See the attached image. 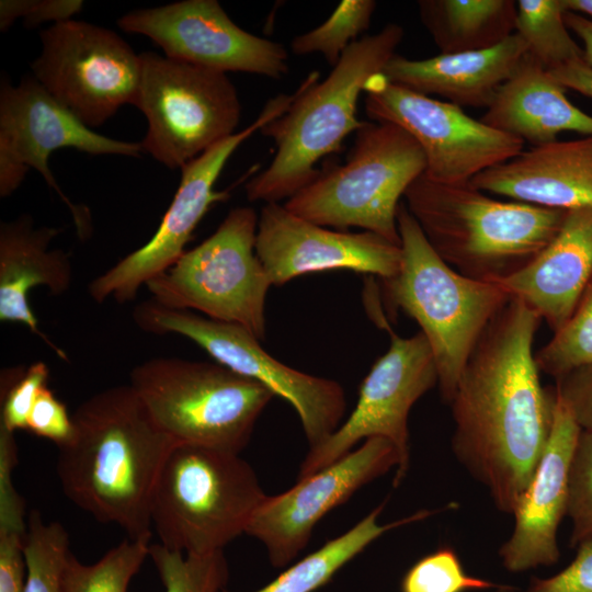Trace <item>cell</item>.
<instances>
[{"mask_svg": "<svg viewBox=\"0 0 592 592\" xmlns=\"http://www.w3.org/2000/svg\"><path fill=\"white\" fill-rule=\"evenodd\" d=\"M540 321L511 297L470 352L449 403L454 456L508 514L531 482L554 422L556 389L542 386L533 351Z\"/></svg>", "mask_w": 592, "mask_h": 592, "instance_id": "obj_1", "label": "cell"}, {"mask_svg": "<svg viewBox=\"0 0 592 592\" xmlns=\"http://www.w3.org/2000/svg\"><path fill=\"white\" fill-rule=\"evenodd\" d=\"M72 421V436L58 447L56 463L62 492L100 523L150 542L152 492L177 443L129 384L94 394Z\"/></svg>", "mask_w": 592, "mask_h": 592, "instance_id": "obj_2", "label": "cell"}, {"mask_svg": "<svg viewBox=\"0 0 592 592\" xmlns=\"http://www.w3.org/2000/svg\"><path fill=\"white\" fill-rule=\"evenodd\" d=\"M403 33L399 24L388 23L353 42L321 82L318 72L307 76L289 107L260 130L274 141L275 155L265 170L247 182L250 202L288 200L320 174L316 163L338 151L345 137L364 124L357 117L361 93L396 55Z\"/></svg>", "mask_w": 592, "mask_h": 592, "instance_id": "obj_3", "label": "cell"}, {"mask_svg": "<svg viewBox=\"0 0 592 592\" xmlns=\"http://www.w3.org/2000/svg\"><path fill=\"white\" fill-rule=\"evenodd\" d=\"M403 198L435 253L458 273L487 282L526 266L553 240L567 213L498 200L470 182H434L424 173Z\"/></svg>", "mask_w": 592, "mask_h": 592, "instance_id": "obj_4", "label": "cell"}, {"mask_svg": "<svg viewBox=\"0 0 592 592\" xmlns=\"http://www.w3.org/2000/svg\"><path fill=\"white\" fill-rule=\"evenodd\" d=\"M397 226L401 264L396 276L383 280L385 295L419 325L435 360L441 398L449 405L470 352L511 296L497 283L467 277L446 264L405 202Z\"/></svg>", "mask_w": 592, "mask_h": 592, "instance_id": "obj_5", "label": "cell"}, {"mask_svg": "<svg viewBox=\"0 0 592 592\" xmlns=\"http://www.w3.org/2000/svg\"><path fill=\"white\" fill-rule=\"evenodd\" d=\"M266 498L238 453L177 444L158 476L150 504L159 544L187 555L224 550Z\"/></svg>", "mask_w": 592, "mask_h": 592, "instance_id": "obj_6", "label": "cell"}, {"mask_svg": "<svg viewBox=\"0 0 592 592\" xmlns=\"http://www.w3.org/2000/svg\"><path fill=\"white\" fill-rule=\"evenodd\" d=\"M425 168L424 153L408 132L391 123L365 121L346 161L320 172L284 206L314 224L361 228L400 246V198Z\"/></svg>", "mask_w": 592, "mask_h": 592, "instance_id": "obj_7", "label": "cell"}, {"mask_svg": "<svg viewBox=\"0 0 592 592\" xmlns=\"http://www.w3.org/2000/svg\"><path fill=\"white\" fill-rule=\"evenodd\" d=\"M129 379L151 417L177 444L238 454L274 398L260 383L217 362L159 356L136 365Z\"/></svg>", "mask_w": 592, "mask_h": 592, "instance_id": "obj_8", "label": "cell"}, {"mask_svg": "<svg viewBox=\"0 0 592 592\" xmlns=\"http://www.w3.org/2000/svg\"><path fill=\"white\" fill-rule=\"evenodd\" d=\"M258 219L248 206L229 210L207 239L146 284L151 299L240 326L263 341L272 284L255 253Z\"/></svg>", "mask_w": 592, "mask_h": 592, "instance_id": "obj_9", "label": "cell"}, {"mask_svg": "<svg viewBox=\"0 0 592 592\" xmlns=\"http://www.w3.org/2000/svg\"><path fill=\"white\" fill-rule=\"evenodd\" d=\"M140 59L133 105L148 123L143 151L175 170L236 133L241 105L225 72L155 52L141 53Z\"/></svg>", "mask_w": 592, "mask_h": 592, "instance_id": "obj_10", "label": "cell"}, {"mask_svg": "<svg viewBox=\"0 0 592 592\" xmlns=\"http://www.w3.org/2000/svg\"><path fill=\"white\" fill-rule=\"evenodd\" d=\"M133 317L143 331L175 333L190 339L215 362L260 383L274 396L286 400L299 417L309 448L325 442L342 423L346 400L338 382L277 361L242 327L189 310L168 308L152 299L136 306Z\"/></svg>", "mask_w": 592, "mask_h": 592, "instance_id": "obj_11", "label": "cell"}, {"mask_svg": "<svg viewBox=\"0 0 592 592\" xmlns=\"http://www.w3.org/2000/svg\"><path fill=\"white\" fill-rule=\"evenodd\" d=\"M39 37L33 77L86 126L93 129L123 105L134 104L140 54L117 33L71 19L44 29Z\"/></svg>", "mask_w": 592, "mask_h": 592, "instance_id": "obj_12", "label": "cell"}, {"mask_svg": "<svg viewBox=\"0 0 592 592\" xmlns=\"http://www.w3.org/2000/svg\"><path fill=\"white\" fill-rule=\"evenodd\" d=\"M61 148L89 155L139 157L140 143L101 135L81 123L58 103L33 77L13 86L2 79L0 86V196L8 197L25 179L30 168L42 174L69 207L77 234L84 239L91 230L90 216L60 190L48 160Z\"/></svg>", "mask_w": 592, "mask_h": 592, "instance_id": "obj_13", "label": "cell"}, {"mask_svg": "<svg viewBox=\"0 0 592 592\" xmlns=\"http://www.w3.org/2000/svg\"><path fill=\"white\" fill-rule=\"evenodd\" d=\"M431 346L419 331L412 337L391 334L390 345L363 379L349 418L321 444L309 448L297 479L340 459L362 440L384 437L396 447L400 465L392 486L403 481L410 463L408 419L413 405L437 385Z\"/></svg>", "mask_w": 592, "mask_h": 592, "instance_id": "obj_14", "label": "cell"}, {"mask_svg": "<svg viewBox=\"0 0 592 592\" xmlns=\"http://www.w3.org/2000/svg\"><path fill=\"white\" fill-rule=\"evenodd\" d=\"M365 112L373 122L400 126L420 145L424 175L445 184L470 182L519 155L524 143L467 115L449 102L390 83L383 73L365 84Z\"/></svg>", "mask_w": 592, "mask_h": 592, "instance_id": "obj_15", "label": "cell"}, {"mask_svg": "<svg viewBox=\"0 0 592 592\" xmlns=\"http://www.w3.org/2000/svg\"><path fill=\"white\" fill-rule=\"evenodd\" d=\"M296 95V91L281 93L269 100L251 125L182 167L177 192L153 236L96 276L88 287L90 297L99 304L109 298L119 304L133 300L143 285L174 264L186 251L185 244L212 205L229 197V190L215 191L228 159L244 140L281 116Z\"/></svg>", "mask_w": 592, "mask_h": 592, "instance_id": "obj_16", "label": "cell"}, {"mask_svg": "<svg viewBox=\"0 0 592 592\" xmlns=\"http://www.w3.org/2000/svg\"><path fill=\"white\" fill-rule=\"evenodd\" d=\"M130 34L150 38L163 55L212 70L272 79L288 73V54L276 42L239 27L217 0H183L134 10L117 20Z\"/></svg>", "mask_w": 592, "mask_h": 592, "instance_id": "obj_17", "label": "cell"}, {"mask_svg": "<svg viewBox=\"0 0 592 592\" xmlns=\"http://www.w3.org/2000/svg\"><path fill=\"white\" fill-rule=\"evenodd\" d=\"M400 465L391 442L371 437L329 466L297 479L286 491L266 496L246 534L260 540L270 563L285 568L306 548L317 523L358 489Z\"/></svg>", "mask_w": 592, "mask_h": 592, "instance_id": "obj_18", "label": "cell"}, {"mask_svg": "<svg viewBox=\"0 0 592 592\" xmlns=\"http://www.w3.org/2000/svg\"><path fill=\"white\" fill-rule=\"evenodd\" d=\"M255 253L272 286L315 272L349 270L389 280L401 264V248L369 232L332 230L291 213L278 203L259 215Z\"/></svg>", "mask_w": 592, "mask_h": 592, "instance_id": "obj_19", "label": "cell"}, {"mask_svg": "<svg viewBox=\"0 0 592 592\" xmlns=\"http://www.w3.org/2000/svg\"><path fill=\"white\" fill-rule=\"evenodd\" d=\"M580 432L571 412L557 397L546 448L512 514V534L499 549L508 571L523 572L558 561L557 533L567 515L568 469Z\"/></svg>", "mask_w": 592, "mask_h": 592, "instance_id": "obj_20", "label": "cell"}, {"mask_svg": "<svg viewBox=\"0 0 592 592\" xmlns=\"http://www.w3.org/2000/svg\"><path fill=\"white\" fill-rule=\"evenodd\" d=\"M470 183L483 192L546 208L592 207V135L523 149Z\"/></svg>", "mask_w": 592, "mask_h": 592, "instance_id": "obj_21", "label": "cell"}, {"mask_svg": "<svg viewBox=\"0 0 592 592\" xmlns=\"http://www.w3.org/2000/svg\"><path fill=\"white\" fill-rule=\"evenodd\" d=\"M592 282V207L567 210L553 240L520 271L498 280L556 332Z\"/></svg>", "mask_w": 592, "mask_h": 592, "instance_id": "obj_22", "label": "cell"}, {"mask_svg": "<svg viewBox=\"0 0 592 592\" xmlns=\"http://www.w3.org/2000/svg\"><path fill=\"white\" fill-rule=\"evenodd\" d=\"M527 54L526 43L514 33L486 50L418 60L395 55L382 73L390 83L410 91L439 95L460 107L487 109Z\"/></svg>", "mask_w": 592, "mask_h": 592, "instance_id": "obj_23", "label": "cell"}, {"mask_svg": "<svg viewBox=\"0 0 592 592\" xmlns=\"http://www.w3.org/2000/svg\"><path fill=\"white\" fill-rule=\"evenodd\" d=\"M58 228L35 227L31 215L0 225V320L21 323L42 338L52 349L66 358L38 328L30 307L31 289L43 286L52 295L67 292L72 281L69 254L61 249H50Z\"/></svg>", "mask_w": 592, "mask_h": 592, "instance_id": "obj_24", "label": "cell"}, {"mask_svg": "<svg viewBox=\"0 0 592 592\" xmlns=\"http://www.w3.org/2000/svg\"><path fill=\"white\" fill-rule=\"evenodd\" d=\"M566 90L527 54L479 119L532 147L555 141L562 132L592 135V116L573 105Z\"/></svg>", "mask_w": 592, "mask_h": 592, "instance_id": "obj_25", "label": "cell"}, {"mask_svg": "<svg viewBox=\"0 0 592 592\" xmlns=\"http://www.w3.org/2000/svg\"><path fill=\"white\" fill-rule=\"evenodd\" d=\"M418 8L441 54L486 50L515 33L514 0H421Z\"/></svg>", "mask_w": 592, "mask_h": 592, "instance_id": "obj_26", "label": "cell"}, {"mask_svg": "<svg viewBox=\"0 0 592 592\" xmlns=\"http://www.w3.org/2000/svg\"><path fill=\"white\" fill-rule=\"evenodd\" d=\"M385 503L375 508L349 531L326 542L320 548L289 565L274 580L252 592H315L329 583L352 559L386 532L424 520L439 512L421 510L390 523L378 517ZM223 592H231L224 590Z\"/></svg>", "mask_w": 592, "mask_h": 592, "instance_id": "obj_27", "label": "cell"}, {"mask_svg": "<svg viewBox=\"0 0 592 592\" xmlns=\"http://www.w3.org/2000/svg\"><path fill=\"white\" fill-rule=\"evenodd\" d=\"M515 33L548 71L583 59L582 47L571 37L565 23L561 0H519Z\"/></svg>", "mask_w": 592, "mask_h": 592, "instance_id": "obj_28", "label": "cell"}, {"mask_svg": "<svg viewBox=\"0 0 592 592\" xmlns=\"http://www.w3.org/2000/svg\"><path fill=\"white\" fill-rule=\"evenodd\" d=\"M149 540L124 539L91 565L72 553L64 572V592H128L130 581L149 557Z\"/></svg>", "mask_w": 592, "mask_h": 592, "instance_id": "obj_29", "label": "cell"}, {"mask_svg": "<svg viewBox=\"0 0 592 592\" xmlns=\"http://www.w3.org/2000/svg\"><path fill=\"white\" fill-rule=\"evenodd\" d=\"M70 554L66 528L59 522H45L38 510H32L24 542V592H64V572Z\"/></svg>", "mask_w": 592, "mask_h": 592, "instance_id": "obj_30", "label": "cell"}, {"mask_svg": "<svg viewBox=\"0 0 592 592\" xmlns=\"http://www.w3.org/2000/svg\"><path fill=\"white\" fill-rule=\"evenodd\" d=\"M149 558L155 565L164 592H223L229 578L224 550L187 555L150 544Z\"/></svg>", "mask_w": 592, "mask_h": 592, "instance_id": "obj_31", "label": "cell"}, {"mask_svg": "<svg viewBox=\"0 0 592 592\" xmlns=\"http://www.w3.org/2000/svg\"><path fill=\"white\" fill-rule=\"evenodd\" d=\"M376 7L373 0L341 1L322 24L292 39V52L299 56L319 53L334 67L345 49L368 30Z\"/></svg>", "mask_w": 592, "mask_h": 592, "instance_id": "obj_32", "label": "cell"}, {"mask_svg": "<svg viewBox=\"0 0 592 592\" xmlns=\"http://www.w3.org/2000/svg\"><path fill=\"white\" fill-rule=\"evenodd\" d=\"M534 357L538 371L555 379L592 363V282L568 320Z\"/></svg>", "mask_w": 592, "mask_h": 592, "instance_id": "obj_33", "label": "cell"}, {"mask_svg": "<svg viewBox=\"0 0 592 592\" xmlns=\"http://www.w3.org/2000/svg\"><path fill=\"white\" fill-rule=\"evenodd\" d=\"M27 530L24 501L13 483L0 487V592H24Z\"/></svg>", "mask_w": 592, "mask_h": 592, "instance_id": "obj_34", "label": "cell"}, {"mask_svg": "<svg viewBox=\"0 0 592 592\" xmlns=\"http://www.w3.org/2000/svg\"><path fill=\"white\" fill-rule=\"evenodd\" d=\"M498 587L468 574L457 553L445 546L420 558L407 570L400 592H469Z\"/></svg>", "mask_w": 592, "mask_h": 592, "instance_id": "obj_35", "label": "cell"}, {"mask_svg": "<svg viewBox=\"0 0 592 592\" xmlns=\"http://www.w3.org/2000/svg\"><path fill=\"white\" fill-rule=\"evenodd\" d=\"M49 368L37 361L27 367H7L0 374V424L11 432L27 429L30 412L48 386Z\"/></svg>", "mask_w": 592, "mask_h": 592, "instance_id": "obj_36", "label": "cell"}, {"mask_svg": "<svg viewBox=\"0 0 592 592\" xmlns=\"http://www.w3.org/2000/svg\"><path fill=\"white\" fill-rule=\"evenodd\" d=\"M567 516L572 523L570 545L592 538V430H581L567 479Z\"/></svg>", "mask_w": 592, "mask_h": 592, "instance_id": "obj_37", "label": "cell"}, {"mask_svg": "<svg viewBox=\"0 0 592 592\" xmlns=\"http://www.w3.org/2000/svg\"><path fill=\"white\" fill-rule=\"evenodd\" d=\"M82 8L81 0H1L0 30L5 32L20 18L24 19L26 27L45 22L55 24L71 20Z\"/></svg>", "mask_w": 592, "mask_h": 592, "instance_id": "obj_38", "label": "cell"}, {"mask_svg": "<svg viewBox=\"0 0 592 592\" xmlns=\"http://www.w3.org/2000/svg\"><path fill=\"white\" fill-rule=\"evenodd\" d=\"M497 592H592V538L578 546L574 559L549 578L534 577L526 590L499 585Z\"/></svg>", "mask_w": 592, "mask_h": 592, "instance_id": "obj_39", "label": "cell"}, {"mask_svg": "<svg viewBox=\"0 0 592 592\" xmlns=\"http://www.w3.org/2000/svg\"><path fill=\"white\" fill-rule=\"evenodd\" d=\"M26 430L52 441L57 447L67 443L72 436V415L48 386L38 395L30 412Z\"/></svg>", "mask_w": 592, "mask_h": 592, "instance_id": "obj_40", "label": "cell"}, {"mask_svg": "<svg viewBox=\"0 0 592 592\" xmlns=\"http://www.w3.org/2000/svg\"><path fill=\"white\" fill-rule=\"evenodd\" d=\"M556 380L557 397L581 430H592V363L579 366Z\"/></svg>", "mask_w": 592, "mask_h": 592, "instance_id": "obj_41", "label": "cell"}, {"mask_svg": "<svg viewBox=\"0 0 592 592\" xmlns=\"http://www.w3.org/2000/svg\"><path fill=\"white\" fill-rule=\"evenodd\" d=\"M549 72L566 89L592 99V67L583 59L566 64Z\"/></svg>", "mask_w": 592, "mask_h": 592, "instance_id": "obj_42", "label": "cell"}, {"mask_svg": "<svg viewBox=\"0 0 592 592\" xmlns=\"http://www.w3.org/2000/svg\"><path fill=\"white\" fill-rule=\"evenodd\" d=\"M565 23L569 31L582 42L583 60L592 67V22L580 14L566 11Z\"/></svg>", "mask_w": 592, "mask_h": 592, "instance_id": "obj_43", "label": "cell"}, {"mask_svg": "<svg viewBox=\"0 0 592 592\" xmlns=\"http://www.w3.org/2000/svg\"><path fill=\"white\" fill-rule=\"evenodd\" d=\"M566 11L589 16L592 22V0H561Z\"/></svg>", "mask_w": 592, "mask_h": 592, "instance_id": "obj_44", "label": "cell"}]
</instances>
